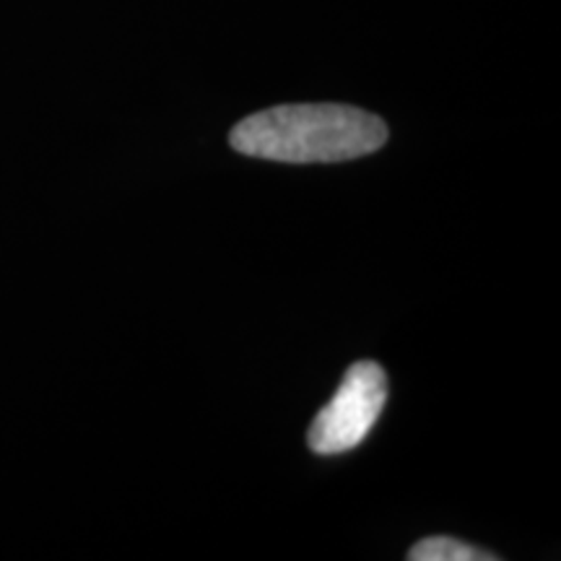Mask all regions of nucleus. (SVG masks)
<instances>
[{
	"mask_svg": "<svg viewBox=\"0 0 561 561\" xmlns=\"http://www.w3.org/2000/svg\"><path fill=\"white\" fill-rule=\"evenodd\" d=\"M388 403V375L377 362H356L335 396L314 416L307 445L318 455H341L369 437Z\"/></svg>",
	"mask_w": 561,
	"mask_h": 561,
	"instance_id": "nucleus-2",
	"label": "nucleus"
},
{
	"mask_svg": "<svg viewBox=\"0 0 561 561\" xmlns=\"http://www.w3.org/2000/svg\"><path fill=\"white\" fill-rule=\"evenodd\" d=\"M411 561H494L496 553L481 551L450 536H432L409 551Z\"/></svg>",
	"mask_w": 561,
	"mask_h": 561,
	"instance_id": "nucleus-3",
	"label": "nucleus"
},
{
	"mask_svg": "<svg viewBox=\"0 0 561 561\" xmlns=\"http://www.w3.org/2000/svg\"><path fill=\"white\" fill-rule=\"evenodd\" d=\"M231 149L286 164H333L367 157L388 144L380 117L348 104H280L234 125Z\"/></svg>",
	"mask_w": 561,
	"mask_h": 561,
	"instance_id": "nucleus-1",
	"label": "nucleus"
}]
</instances>
